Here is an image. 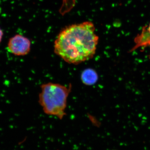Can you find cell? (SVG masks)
<instances>
[{"instance_id": "1", "label": "cell", "mask_w": 150, "mask_h": 150, "mask_svg": "<svg viewBox=\"0 0 150 150\" xmlns=\"http://www.w3.org/2000/svg\"><path fill=\"white\" fill-rule=\"evenodd\" d=\"M91 21L71 25L61 30L54 44L55 54L69 64H78L95 54L99 38Z\"/></svg>"}, {"instance_id": "2", "label": "cell", "mask_w": 150, "mask_h": 150, "mask_svg": "<svg viewBox=\"0 0 150 150\" xmlns=\"http://www.w3.org/2000/svg\"><path fill=\"white\" fill-rule=\"evenodd\" d=\"M40 87L38 101L43 112L62 119L66 115L67 99L71 91V85L67 86L49 82Z\"/></svg>"}, {"instance_id": "3", "label": "cell", "mask_w": 150, "mask_h": 150, "mask_svg": "<svg viewBox=\"0 0 150 150\" xmlns=\"http://www.w3.org/2000/svg\"><path fill=\"white\" fill-rule=\"evenodd\" d=\"M8 48L9 51L15 56H25L30 51L31 42L27 38L17 34L9 39Z\"/></svg>"}, {"instance_id": "4", "label": "cell", "mask_w": 150, "mask_h": 150, "mask_svg": "<svg viewBox=\"0 0 150 150\" xmlns=\"http://www.w3.org/2000/svg\"><path fill=\"white\" fill-rule=\"evenodd\" d=\"M135 43L132 51H134L139 47L150 46V23L147 25L143 28L142 32L134 39Z\"/></svg>"}, {"instance_id": "5", "label": "cell", "mask_w": 150, "mask_h": 150, "mask_svg": "<svg viewBox=\"0 0 150 150\" xmlns=\"http://www.w3.org/2000/svg\"><path fill=\"white\" fill-rule=\"evenodd\" d=\"M98 76L95 71L92 69H87L82 73L81 79L86 85H92L96 83L97 80Z\"/></svg>"}, {"instance_id": "6", "label": "cell", "mask_w": 150, "mask_h": 150, "mask_svg": "<svg viewBox=\"0 0 150 150\" xmlns=\"http://www.w3.org/2000/svg\"><path fill=\"white\" fill-rule=\"evenodd\" d=\"M3 35H4V33H3V31L0 28V43H1Z\"/></svg>"}, {"instance_id": "7", "label": "cell", "mask_w": 150, "mask_h": 150, "mask_svg": "<svg viewBox=\"0 0 150 150\" xmlns=\"http://www.w3.org/2000/svg\"></svg>"}]
</instances>
